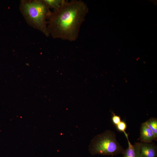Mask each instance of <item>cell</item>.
<instances>
[{
  "label": "cell",
  "mask_w": 157,
  "mask_h": 157,
  "mask_svg": "<svg viewBox=\"0 0 157 157\" xmlns=\"http://www.w3.org/2000/svg\"><path fill=\"white\" fill-rule=\"evenodd\" d=\"M88 8L81 0H64L60 6L51 12L48 19L49 35L54 38L71 42L78 38Z\"/></svg>",
  "instance_id": "6da1fadb"
},
{
  "label": "cell",
  "mask_w": 157,
  "mask_h": 157,
  "mask_svg": "<svg viewBox=\"0 0 157 157\" xmlns=\"http://www.w3.org/2000/svg\"><path fill=\"white\" fill-rule=\"evenodd\" d=\"M20 10L27 22L42 32L49 35L47 24L51 12L43 0L22 1Z\"/></svg>",
  "instance_id": "7a4b0ae2"
},
{
  "label": "cell",
  "mask_w": 157,
  "mask_h": 157,
  "mask_svg": "<svg viewBox=\"0 0 157 157\" xmlns=\"http://www.w3.org/2000/svg\"><path fill=\"white\" fill-rule=\"evenodd\" d=\"M124 149L118 142L116 134L108 130L95 136L89 146L88 150L92 155L114 156L122 154Z\"/></svg>",
  "instance_id": "3957f363"
},
{
  "label": "cell",
  "mask_w": 157,
  "mask_h": 157,
  "mask_svg": "<svg viewBox=\"0 0 157 157\" xmlns=\"http://www.w3.org/2000/svg\"><path fill=\"white\" fill-rule=\"evenodd\" d=\"M140 157H157V147L154 143L137 142Z\"/></svg>",
  "instance_id": "277c9868"
},
{
  "label": "cell",
  "mask_w": 157,
  "mask_h": 157,
  "mask_svg": "<svg viewBox=\"0 0 157 157\" xmlns=\"http://www.w3.org/2000/svg\"><path fill=\"white\" fill-rule=\"evenodd\" d=\"M157 138L152 131L144 122L140 128V135L138 140L140 142L150 143L154 140H156Z\"/></svg>",
  "instance_id": "5b68a950"
},
{
  "label": "cell",
  "mask_w": 157,
  "mask_h": 157,
  "mask_svg": "<svg viewBox=\"0 0 157 157\" xmlns=\"http://www.w3.org/2000/svg\"><path fill=\"white\" fill-rule=\"evenodd\" d=\"M125 136L127 140L128 147L122 154L123 157H140L137 142L132 145L129 140L128 134Z\"/></svg>",
  "instance_id": "8992f818"
},
{
  "label": "cell",
  "mask_w": 157,
  "mask_h": 157,
  "mask_svg": "<svg viewBox=\"0 0 157 157\" xmlns=\"http://www.w3.org/2000/svg\"><path fill=\"white\" fill-rule=\"evenodd\" d=\"M148 127L151 130L157 138V119L151 117L144 122Z\"/></svg>",
  "instance_id": "52a82bcc"
},
{
  "label": "cell",
  "mask_w": 157,
  "mask_h": 157,
  "mask_svg": "<svg viewBox=\"0 0 157 157\" xmlns=\"http://www.w3.org/2000/svg\"><path fill=\"white\" fill-rule=\"evenodd\" d=\"M49 8H53L54 10L58 9L61 6L64 0H43Z\"/></svg>",
  "instance_id": "ba28073f"
},
{
  "label": "cell",
  "mask_w": 157,
  "mask_h": 157,
  "mask_svg": "<svg viewBox=\"0 0 157 157\" xmlns=\"http://www.w3.org/2000/svg\"><path fill=\"white\" fill-rule=\"evenodd\" d=\"M127 124L125 121L122 120L121 122L115 126L117 130L119 132L126 133V130L127 128Z\"/></svg>",
  "instance_id": "9c48e42d"
},
{
  "label": "cell",
  "mask_w": 157,
  "mask_h": 157,
  "mask_svg": "<svg viewBox=\"0 0 157 157\" xmlns=\"http://www.w3.org/2000/svg\"><path fill=\"white\" fill-rule=\"evenodd\" d=\"M112 114L111 120L112 123L115 126L118 124L122 121L121 117L116 115L114 112H111Z\"/></svg>",
  "instance_id": "30bf717a"
}]
</instances>
